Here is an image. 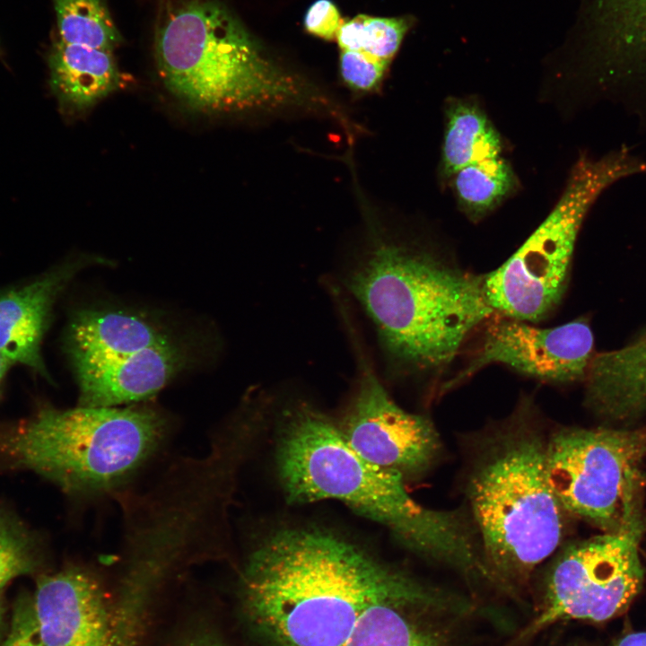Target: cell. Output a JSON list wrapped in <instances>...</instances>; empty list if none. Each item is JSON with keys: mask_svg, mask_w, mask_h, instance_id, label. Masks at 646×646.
<instances>
[{"mask_svg": "<svg viewBox=\"0 0 646 646\" xmlns=\"http://www.w3.org/2000/svg\"><path fill=\"white\" fill-rule=\"evenodd\" d=\"M252 620L282 646H343L371 606L433 588L321 528L282 529L250 554L242 578Z\"/></svg>", "mask_w": 646, "mask_h": 646, "instance_id": "1", "label": "cell"}, {"mask_svg": "<svg viewBox=\"0 0 646 646\" xmlns=\"http://www.w3.org/2000/svg\"><path fill=\"white\" fill-rule=\"evenodd\" d=\"M277 465L290 502L340 501L386 527L414 553L465 575H486L468 513L416 502L402 475L362 458L347 444L339 426L318 409L300 404L286 412Z\"/></svg>", "mask_w": 646, "mask_h": 646, "instance_id": "2", "label": "cell"}, {"mask_svg": "<svg viewBox=\"0 0 646 646\" xmlns=\"http://www.w3.org/2000/svg\"><path fill=\"white\" fill-rule=\"evenodd\" d=\"M365 244L345 284L395 364L416 371L446 366L494 314L484 294V275L374 227Z\"/></svg>", "mask_w": 646, "mask_h": 646, "instance_id": "3", "label": "cell"}, {"mask_svg": "<svg viewBox=\"0 0 646 646\" xmlns=\"http://www.w3.org/2000/svg\"><path fill=\"white\" fill-rule=\"evenodd\" d=\"M526 398L474 440L465 490L491 581L523 583L556 551L565 511L546 472L548 434Z\"/></svg>", "mask_w": 646, "mask_h": 646, "instance_id": "4", "label": "cell"}, {"mask_svg": "<svg viewBox=\"0 0 646 646\" xmlns=\"http://www.w3.org/2000/svg\"><path fill=\"white\" fill-rule=\"evenodd\" d=\"M159 75L188 107L208 113L327 109L329 100L275 64L215 0H184L155 39Z\"/></svg>", "mask_w": 646, "mask_h": 646, "instance_id": "5", "label": "cell"}, {"mask_svg": "<svg viewBox=\"0 0 646 646\" xmlns=\"http://www.w3.org/2000/svg\"><path fill=\"white\" fill-rule=\"evenodd\" d=\"M166 422L144 406L44 407L0 432V454L71 494L114 488L161 444Z\"/></svg>", "mask_w": 646, "mask_h": 646, "instance_id": "6", "label": "cell"}, {"mask_svg": "<svg viewBox=\"0 0 646 646\" xmlns=\"http://www.w3.org/2000/svg\"><path fill=\"white\" fill-rule=\"evenodd\" d=\"M637 174H646V162L624 146L598 158L581 156L546 219L502 266L484 275V294L493 311L536 322L555 309L589 209L610 186Z\"/></svg>", "mask_w": 646, "mask_h": 646, "instance_id": "7", "label": "cell"}, {"mask_svg": "<svg viewBox=\"0 0 646 646\" xmlns=\"http://www.w3.org/2000/svg\"><path fill=\"white\" fill-rule=\"evenodd\" d=\"M546 466L566 513L605 532L645 519L646 425L559 427L548 433Z\"/></svg>", "mask_w": 646, "mask_h": 646, "instance_id": "8", "label": "cell"}, {"mask_svg": "<svg viewBox=\"0 0 646 646\" xmlns=\"http://www.w3.org/2000/svg\"><path fill=\"white\" fill-rule=\"evenodd\" d=\"M645 527L642 520L563 548L550 566L541 612L528 632L563 620L605 622L624 613L643 584Z\"/></svg>", "mask_w": 646, "mask_h": 646, "instance_id": "9", "label": "cell"}, {"mask_svg": "<svg viewBox=\"0 0 646 646\" xmlns=\"http://www.w3.org/2000/svg\"><path fill=\"white\" fill-rule=\"evenodd\" d=\"M358 366L354 396L339 425L345 441L367 461L405 479L426 473L441 453L434 425L400 407L362 353Z\"/></svg>", "mask_w": 646, "mask_h": 646, "instance_id": "10", "label": "cell"}, {"mask_svg": "<svg viewBox=\"0 0 646 646\" xmlns=\"http://www.w3.org/2000/svg\"><path fill=\"white\" fill-rule=\"evenodd\" d=\"M594 335L586 318L554 327L502 316L491 320L480 345L458 382L492 363L557 384L584 383L596 354Z\"/></svg>", "mask_w": 646, "mask_h": 646, "instance_id": "11", "label": "cell"}, {"mask_svg": "<svg viewBox=\"0 0 646 646\" xmlns=\"http://www.w3.org/2000/svg\"><path fill=\"white\" fill-rule=\"evenodd\" d=\"M32 602L44 646H112L115 622L99 582L85 571L40 575Z\"/></svg>", "mask_w": 646, "mask_h": 646, "instance_id": "12", "label": "cell"}, {"mask_svg": "<svg viewBox=\"0 0 646 646\" xmlns=\"http://www.w3.org/2000/svg\"><path fill=\"white\" fill-rule=\"evenodd\" d=\"M85 263L79 260L50 269L36 279L0 292V354L49 380L41 354L53 305Z\"/></svg>", "mask_w": 646, "mask_h": 646, "instance_id": "13", "label": "cell"}, {"mask_svg": "<svg viewBox=\"0 0 646 646\" xmlns=\"http://www.w3.org/2000/svg\"><path fill=\"white\" fill-rule=\"evenodd\" d=\"M584 405L603 424L646 418V325L625 344L596 352L584 381Z\"/></svg>", "mask_w": 646, "mask_h": 646, "instance_id": "14", "label": "cell"}, {"mask_svg": "<svg viewBox=\"0 0 646 646\" xmlns=\"http://www.w3.org/2000/svg\"><path fill=\"white\" fill-rule=\"evenodd\" d=\"M174 343L125 357L75 368L80 406H115L144 399L162 388L185 365Z\"/></svg>", "mask_w": 646, "mask_h": 646, "instance_id": "15", "label": "cell"}, {"mask_svg": "<svg viewBox=\"0 0 646 646\" xmlns=\"http://www.w3.org/2000/svg\"><path fill=\"white\" fill-rule=\"evenodd\" d=\"M171 344L168 333L148 319L108 310L78 312L65 337L66 353L74 369Z\"/></svg>", "mask_w": 646, "mask_h": 646, "instance_id": "16", "label": "cell"}, {"mask_svg": "<svg viewBox=\"0 0 646 646\" xmlns=\"http://www.w3.org/2000/svg\"><path fill=\"white\" fill-rule=\"evenodd\" d=\"M50 81L62 107L82 112L124 81L110 50L58 40L49 57Z\"/></svg>", "mask_w": 646, "mask_h": 646, "instance_id": "17", "label": "cell"}, {"mask_svg": "<svg viewBox=\"0 0 646 646\" xmlns=\"http://www.w3.org/2000/svg\"><path fill=\"white\" fill-rule=\"evenodd\" d=\"M439 590L413 600L385 602L369 607L343 646H456L447 621L441 617L419 620L406 611ZM451 606V605H450Z\"/></svg>", "mask_w": 646, "mask_h": 646, "instance_id": "18", "label": "cell"}, {"mask_svg": "<svg viewBox=\"0 0 646 646\" xmlns=\"http://www.w3.org/2000/svg\"><path fill=\"white\" fill-rule=\"evenodd\" d=\"M444 122L440 165L443 179L449 180L469 164L501 155V135L476 101L464 98L447 100Z\"/></svg>", "mask_w": 646, "mask_h": 646, "instance_id": "19", "label": "cell"}, {"mask_svg": "<svg viewBox=\"0 0 646 646\" xmlns=\"http://www.w3.org/2000/svg\"><path fill=\"white\" fill-rule=\"evenodd\" d=\"M449 180L458 209L474 223L497 208L518 184L512 166L501 155L469 164Z\"/></svg>", "mask_w": 646, "mask_h": 646, "instance_id": "20", "label": "cell"}, {"mask_svg": "<svg viewBox=\"0 0 646 646\" xmlns=\"http://www.w3.org/2000/svg\"><path fill=\"white\" fill-rule=\"evenodd\" d=\"M607 46L628 66L646 76V0H590Z\"/></svg>", "mask_w": 646, "mask_h": 646, "instance_id": "21", "label": "cell"}, {"mask_svg": "<svg viewBox=\"0 0 646 646\" xmlns=\"http://www.w3.org/2000/svg\"><path fill=\"white\" fill-rule=\"evenodd\" d=\"M59 40L113 51L119 33L102 0H54Z\"/></svg>", "mask_w": 646, "mask_h": 646, "instance_id": "22", "label": "cell"}, {"mask_svg": "<svg viewBox=\"0 0 646 646\" xmlns=\"http://www.w3.org/2000/svg\"><path fill=\"white\" fill-rule=\"evenodd\" d=\"M409 25L404 17L359 14L343 21L336 39L341 50L360 51L389 65Z\"/></svg>", "mask_w": 646, "mask_h": 646, "instance_id": "23", "label": "cell"}, {"mask_svg": "<svg viewBox=\"0 0 646 646\" xmlns=\"http://www.w3.org/2000/svg\"><path fill=\"white\" fill-rule=\"evenodd\" d=\"M43 553L34 531L13 512L0 511V589L16 577L37 572Z\"/></svg>", "mask_w": 646, "mask_h": 646, "instance_id": "24", "label": "cell"}, {"mask_svg": "<svg viewBox=\"0 0 646 646\" xmlns=\"http://www.w3.org/2000/svg\"><path fill=\"white\" fill-rule=\"evenodd\" d=\"M388 66L365 53L341 50L340 74L344 82L357 92H370L380 85Z\"/></svg>", "mask_w": 646, "mask_h": 646, "instance_id": "25", "label": "cell"}, {"mask_svg": "<svg viewBox=\"0 0 646 646\" xmlns=\"http://www.w3.org/2000/svg\"><path fill=\"white\" fill-rule=\"evenodd\" d=\"M0 646H44L39 634L32 597L24 594L18 597L9 632Z\"/></svg>", "mask_w": 646, "mask_h": 646, "instance_id": "26", "label": "cell"}, {"mask_svg": "<svg viewBox=\"0 0 646 646\" xmlns=\"http://www.w3.org/2000/svg\"><path fill=\"white\" fill-rule=\"evenodd\" d=\"M343 20L331 0H317L308 9L304 26L308 32L330 40L336 39Z\"/></svg>", "mask_w": 646, "mask_h": 646, "instance_id": "27", "label": "cell"}, {"mask_svg": "<svg viewBox=\"0 0 646 646\" xmlns=\"http://www.w3.org/2000/svg\"><path fill=\"white\" fill-rule=\"evenodd\" d=\"M136 624L135 617L120 616L115 623L112 646H134Z\"/></svg>", "mask_w": 646, "mask_h": 646, "instance_id": "28", "label": "cell"}, {"mask_svg": "<svg viewBox=\"0 0 646 646\" xmlns=\"http://www.w3.org/2000/svg\"><path fill=\"white\" fill-rule=\"evenodd\" d=\"M615 646H646V631L630 633L623 636Z\"/></svg>", "mask_w": 646, "mask_h": 646, "instance_id": "29", "label": "cell"}, {"mask_svg": "<svg viewBox=\"0 0 646 646\" xmlns=\"http://www.w3.org/2000/svg\"><path fill=\"white\" fill-rule=\"evenodd\" d=\"M182 646H225L221 642L209 636H198L187 642Z\"/></svg>", "mask_w": 646, "mask_h": 646, "instance_id": "30", "label": "cell"}, {"mask_svg": "<svg viewBox=\"0 0 646 646\" xmlns=\"http://www.w3.org/2000/svg\"><path fill=\"white\" fill-rule=\"evenodd\" d=\"M13 364L11 360L0 354V389L6 373Z\"/></svg>", "mask_w": 646, "mask_h": 646, "instance_id": "31", "label": "cell"}, {"mask_svg": "<svg viewBox=\"0 0 646 646\" xmlns=\"http://www.w3.org/2000/svg\"><path fill=\"white\" fill-rule=\"evenodd\" d=\"M4 632V606L0 589V643L3 641V635Z\"/></svg>", "mask_w": 646, "mask_h": 646, "instance_id": "32", "label": "cell"}]
</instances>
